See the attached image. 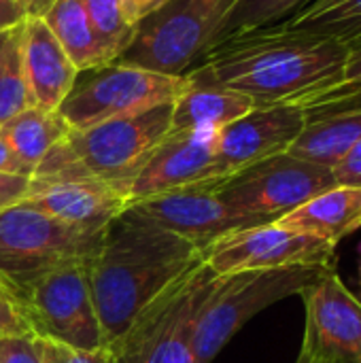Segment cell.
<instances>
[{
    "mask_svg": "<svg viewBox=\"0 0 361 363\" xmlns=\"http://www.w3.org/2000/svg\"><path fill=\"white\" fill-rule=\"evenodd\" d=\"M0 363H43L38 338L23 336H2L0 338Z\"/></svg>",
    "mask_w": 361,
    "mask_h": 363,
    "instance_id": "obj_27",
    "label": "cell"
},
{
    "mask_svg": "<svg viewBox=\"0 0 361 363\" xmlns=\"http://www.w3.org/2000/svg\"><path fill=\"white\" fill-rule=\"evenodd\" d=\"M189 87L187 74H164L113 62L79 70L57 113L70 130H85L115 117L177 102Z\"/></svg>",
    "mask_w": 361,
    "mask_h": 363,
    "instance_id": "obj_8",
    "label": "cell"
},
{
    "mask_svg": "<svg viewBox=\"0 0 361 363\" xmlns=\"http://www.w3.org/2000/svg\"><path fill=\"white\" fill-rule=\"evenodd\" d=\"M43 19L57 36L77 70L106 66L117 60L115 49L94 28L83 0H55Z\"/></svg>",
    "mask_w": 361,
    "mask_h": 363,
    "instance_id": "obj_19",
    "label": "cell"
},
{
    "mask_svg": "<svg viewBox=\"0 0 361 363\" xmlns=\"http://www.w3.org/2000/svg\"><path fill=\"white\" fill-rule=\"evenodd\" d=\"M306 125L287 153L334 168L361 140V94L304 108Z\"/></svg>",
    "mask_w": 361,
    "mask_h": 363,
    "instance_id": "obj_17",
    "label": "cell"
},
{
    "mask_svg": "<svg viewBox=\"0 0 361 363\" xmlns=\"http://www.w3.org/2000/svg\"><path fill=\"white\" fill-rule=\"evenodd\" d=\"M304 125L306 113L302 106L277 104L251 108L217 132L215 160L219 174L228 177L272 155L287 153Z\"/></svg>",
    "mask_w": 361,
    "mask_h": 363,
    "instance_id": "obj_13",
    "label": "cell"
},
{
    "mask_svg": "<svg viewBox=\"0 0 361 363\" xmlns=\"http://www.w3.org/2000/svg\"><path fill=\"white\" fill-rule=\"evenodd\" d=\"M217 132L219 130L168 132L130 185V202L194 183L223 179L215 160Z\"/></svg>",
    "mask_w": 361,
    "mask_h": 363,
    "instance_id": "obj_14",
    "label": "cell"
},
{
    "mask_svg": "<svg viewBox=\"0 0 361 363\" xmlns=\"http://www.w3.org/2000/svg\"><path fill=\"white\" fill-rule=\"evenodd\" d=\"M334 270V266H287L217 277L196 321V363H213L257 313L300 294Z\"/></svg>",
    "mask_w": 361,
    "mask_h": 363,
    "instance_id": "obj_5",
    "label": "cell"
},
{
    "mask_svg": "<svg viewBox=\"0 0 361 363\" xmlns=\"http://www.w3.org/2000/svg\"><path fill=\"white\" fill-rule=\"evenodd\" d=\"M274 223L338 245L361 228V187L336 185L326 189Z\"/></svg>",
    "mask_w": 361,
    "mask_h": 363,
    "instance_id": "obj_18",
    "label": "cell"
},
{
    "mask_svg": "<svg viewBox=\"0 0 361 363\" xmlns=\"http://www.w3.org/2000/svg\"><path fill=\"white\" fill-rule=\"evenodd\" d=\"M217 277L206 262L179 277L104 347L109 363H196V321Z\"/></svg>",
    "mask_w": 361,
    "mask_h": 363,
    "instance_id": "obj_4",
    "label": "cell"
},
{
    "mask_svg": "<svg viewBox=\"0 0 361 363\" xmlns=\"http://www.w3.org/2000/svg\"><path fill=\"white\" fill-rule=\"evenodd\" d=\"M28 189H30V177L0 172V208L21 202L26 198Z\"/></svg>",
    "mask_w": 361,
    "mask_h": 363,
    "instance_id": "obj_31",
    "label": "cell"
},
{
    "mask_svg": "<svg viewBox=\"0 0 361 363\" xmlns=\"http://www.w3.org/2000/svg\"><path fill=\"white\" fill-rule=\"evenodd\" d=\"M202 253L206 266L223 277L287 266H334L336 245L277 223H266L232 232Z\"/></svg>",
    "mask_w": 361,
    "mask_h": 363,
    "instance_id": "obj_10",
    "label": "cell"
},
{
    "mask_svg": "<svg viewBox=\"0 0 361 363\" xmlns=\"http://www.w3.org/2000/svg\"><path fill=\"white\" fill-rule=\"evenodd\" d=\"M128 2V11L132 15V19L138 23L143 17H147L151 11H155L160 4H164L166 0H126Z\"/></svg>",
    "mask_w": 361,
    "mask_h": 363,
    "instance_id": "obj_34",
    "label": "cell"
},
{
    "mask_svg": "<svg viewBox=\"0 0 361 363\" xmlns=\"http://www.w3.org/2000/svg\"><path fill=\"white\" fill-rule=\"evenodd\" d=\"M9 291L30 336L77 351L104 349L87 264L57 266Z\"/></svg>",
    "mask_w": 361,
    "mask_h": 363,
    "instance_id": "obj_7",
    "label": "cell"
},
{
    "mask_svg": "<svg viewBox=\"0 0 361 363\" xmlns=\"http://www.w3.org/2000/svg\"><path fill=\"white\" fill-rule=\"evenodd\" d=\"M30 106L36 104L23 70L19 28H15L0 53V125Z\"/></svg>",
    "mask_w": 361,
    "mask_h": 363,
    "instance_id": "obj_24",
    "label": "cell"
},
{
    "mask_svg": "<svg viewBox=\"0 0 361 363\" xmlns=\"http://www.w3.org/2000/svg\"><path fill=\"white\" fill-rule=\"evenodd\" d=\"M300 296L306 325L296 363H361V300L336 270Z\"/></svg>",
    "mask_w": 361,
    "mask_h": 363,
    "instance_id": "obj_11",
    "label": "cell"
},
{
    "mask_svg": "<svg viewBox=\"0 0 361 363\" xmlns=\"http://www.w3.org/2000/svg\"><path fill=\"white\" fill-rule=\"evenodd\" d=\"M281 21L336 38L349 51L361 47V0H309Z\"/></svg>",
    "mask_w": 361,
    "mask_h": 363,
    "instance_id": "obj_22",
    "label": "cell"
},
{
    "mask_svg": "<svg viewBox=\"0 0 361 363\" xmlns=\"http://www.w3.org/2000/svg\"><path fill=\"white\" fill-rule=\"evenodd\" d=\"M26 11V17H43L55 0H17Z\"/></svg>",
    "mask_w": 361,
    "mask_h": 363,
    "instance_id": "obj_35",
    "label": "cell"
},
{
    "mask_svg": "<svg viewBox=\"0 0 361 363\" xmlns=\"http://www.w3.org/2000/svg\"><path fill=\"white\" fill-rule=\"evenodd\" d=\"M336 185L361 187V140L332 168Z\"/></svg>",
    "mask_w": 361,
    "mask_h": 363,
    "instance_id": "obj_30",
    "label": "cell"
},
{
    "mask_svg": "<svg viewBox=\"0 0 361 363\" xmlns=\"http://www.w3.org/2000/svg\"><path fill=\"white\" fill-rule=\"evenodd\" d=\"M21 60L34 104L57 111L79 74L57 36L43 17H26L19 26Z\"/></svg>",
    "mask_w": 361,
    "mask_h": 363,
    "instance_id": "obj_16",
    "label": "cell"
},
{
    "mask_svg": "<svg viewBox=\"0 0 361 363\" xmlns=\"http://www.w3.org/2000/svg\"><path fill=\"white\" fill-rule=\"evenodd\" d=\"M217 181L219 179L202 181L187 187L155 194L130 202L128 208L147 217L155 225L185 238L200 251L232 232L266 225L264 219L240 215L228 204H223L215 191Z\"/></svg>",
    "mask_w": 361,
    "mask_h": 363,
    "instance_id": "obj_12",
    "label": "cell"
},
{
    "mask_svg": "<svg viewBox=\"0 0 361 363\" xmlns=\"http://www.w3.org/2000/svg\"><path fill=\"white\" fill-rule=\"evenodd\" d=\"M255 104L236 91L191 85L172 106L170 132L181 130H221L247 115Z\"/></svg>",
    "mask_w": 361,
    "mask_h": 363,
    "instance_id": "obj_20",
    "label": "cell"
},
{
    "mask_svg": "<svg viewBox=\"0 0 361 363\" xmlns=\"http://www.w3.org/2000/svg\"><path fill=\"white\" fill-rule=\"evenodd\" d=\"M0 172L2 174H17V177H30L32 179V174H34V170L28 166V164H23L17 155H15V151L6 145V140L0 136Z\"/></svg>",
    "mask_w": 361,
    "mask_h": 363,
    "instance_id": "obj_32",
    "label": "cell"
},
{
    "mask_svg": "<svg viewBox=\"0 0 361 363\" xmlns=\"http://www.w3.org/2000/svg\"><path fill=\"white\" fill-rule=\"evenodd\" d=\"M0 289H9V287H6V285H4V283L0 281Z\"/></svg>",
    "mask_w": 361,
    "mask_h": 363,
    "instance_id": "obj_37",
    "label": "cell"
},
{
    "mask_svg": "<svg viewBox=\"0 0 361 363\" xmlns=\"http://www.w3.org/2000/svg\"><path fill=\"white\" fill-rule=\"evenodd\" d=\"M357 94H361V47L349 51L347 62H345V70H343V79H340L338 87L326 100H321V102H330V100H338V98H349V96H357Z\"/></svg>",
    "mask_w": 361,
    "mask_h": 363,
    "instance_id": "obj_28",
    "label": "cell"
},
{
    "mask_svg": "<svg viewBox=\"0 0 361 363\" xmlns=\"http://www.w3.org/2000/svg\"><path fill=\"white\" fill-rule=\"evenodd\" d=\"M30 334L9 289H0V338Z\"/></svg>",
    "mask_w": 361,
    "mask_h": 363,
    "instance_id": "obj_29",
    "label": "cell"
},
{
    "mask_svg": "<svg viewBox=\"0 0 361 363\" xmlns=\"http://www.w3.org/2000/svg\"><path fill=\"white\" fill-rule=\"evenodd\" d=\"M89 19L98 34L115 49L117 57L132 43L136 32V21L128 11L126 0H83Z\"/></svg>",
    "mask_w": 361,
    "mask_h": 363,
    "instance_id": "obj_25",
    "label": "cell"
},
{
    "mask_svg": "<svg viewBox=\"0 0 361 363\" xmlns=\"http://www.w3.org/2000/svg\"><path fill=\"white\" fill-rule=\"evenodd\" d=\"M40 357L43 363H109L106 349L100 351H77L60 342L51 340H40Z\"/></svg>",
    "mask_w": 361,
    "mask_h": 363,
    "instance_id": "obj_26",
    "label": "cell"
},
{
    "mask_svg": "<svg viewBox=\"0 0 361 363\" xmlns=\"http://www.w3.org/2000/svg\"><path fill=\"white\" fill-rule=\"evenodd\" d=\"M332 187H336L332 168L291 153L272 155L215 183V191L223 204L266 223H274Z\"/></svg>",
    "mask_w": 361,
    "mask_h": 363,
    "instance_id": "obj_9",
    "label": "cell"
},
{
    "mask_svg": "<svg viewBox=\"0 0 361 363\" xmlns=\"http://www.w3.org/2000/svg\"><path fill=\"white\" fill-rule=\"evenodd\" d=\"M204 253L185 238L126 208L104 225L87 277L104 347L179 277L200 266Z\"/></svg>",
    "mask_w": 361,
    "mask_h": 363,
    "instance_id": "obj_2",
    "label": "cell"
},
{
    "mask_svg": "<svg viewBox=\"0 0 361 363\" xmlns=\"http://www.w3.org/2000/svg\"><path fill=\"white\" fill-rule=\"evenodd\" d=\"M172 106L115 117L85 130H70L36 166V181L96 179L130 189L155 147L170 132Z\"/></svg>",
    "mask_w": 361,
    "mask_h": 363,
    "instance_id": "obj_3",
    "label": "cell"
},
{
    "mask_svg": "<svg viewBox=\"0 0 361 363\" xmlns=\"http://www.w3.org/2000/svg\"><path fill=\"white\" fill-rule=\"evenodd\" d=\"M21 202L64 223L98 230L128 208L130 189L96 179H30V189Z\"/></svg>",
    "mask_w": 361,
    "mask_h": 363,
    "instance_id": "obj_15",
    "label": "cell"
},
{
    "mask_svg": "<svg viewBox=\"0 0 361 363\" xmlns=\"http://www.w3.org/2000/svg\"><path fill=\"white\" fill-rule=\"evenodd\" d=\"M11 32H13V30L0 32V53H2V49H4V45H6V40H9V36H11Z\"/></svg>",
    "mask_w": 361,
    "mask_h": 363,
    "instance_id": "obj_36",
    "label": "cell"
},
{
    "mask_svg": "<svg viewBox=\"0 0 361 363\" xmlns=\"http://www.w3.org/2000/svg\"><path fill=\"white\" fill-rule=\"evenodd\" d=\"M360 283H361V264H360Z\"/></svg>",
    "mask_w": 361,
    "mask_h": 363,
    "instance_id": "obj_38",
    "label": "cell"
},
{
    "mask_svg": "<svg viewBox=\"0 0 361 363\" xmlns=\"http://www.w3.org/2000/svg\"><path fill=\"white\" fill-rule=\"evenodd\" d=\"M349 49L287 21L253 28L211 47L185 74L196 87L247 96L255 106H311L340 83Z\"/></svg>",
    "mask_w": 361,
    "mask_h": 363,
    "instance_id": "obj_1",
    "label": "cell"
},
{
    "mask_svg": "<svg viewBox=\"0 0 361 363\" xmlns=\"http://www.w3.org/2000/svg\"><path fill=\"white\" fill-rule=\"evenodd\" d=\"M68 132L70 128L57 111L40 106H30L0 125V136L32 170Z\"/></svg>",
    "mask_w": 361,
    "mask_h": 363,
    "instance_id": "obj_21",
    "label": "cell"
},
{
    "mask_svg": "<svg viewBox=\"0 0 361 363\" xmlns=\"http://www.w3.org/2000/svg\"><path fill=\"white\" fill-rule=\"evenodd\" d=\"M23 19H26V11L17 0H0V32L19 28Z\"/></svg>",
    "mask_w": 361,
    "mask_h": 363,
    "instance_id": "obj_33",
    "label": "cell"
},
{
    "mask_svg": "<svg viewBox=\"0 0 361 363\" xmlns=\"http://www.w3.org/2000/svg\"><path fill=\"white\" fill-rule=\"evenodd\" d=\"M304 2H309V0H236L226 11V15L221 17L209 49L228 36H234V34H240V32H247L253 28L277 23V21L289 17Z\"/></svg>",
    "mask_w": 361,
    "mask_h": 363,
    "instance_id": "obj_23",
    "label": "cell"
},
{
    "mask_svg": "<svg viewBox=\"0 0 361 363\" xmlns=\"http://www.w3.org/2000/svg\"><path fill=\"white\" fill-rule=\"evenodd\" d=\"M104 228H79L26 202L0 208V281L13 289L66 264H89Z\"/></svg>",
    "mask_w": 361,
    "mask_h": 363,
    "instance_id": "obj_6",
    "label": "cell"
}]
</instances>
